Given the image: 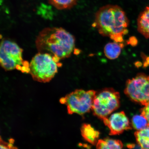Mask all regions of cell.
Returning <instances> with one entry per match:
<instances>
[{
    "label": "cell",
    "instance_id": "cell-1",
    "mask_svg": "<svg viewBox=\"0 0 149 149\" xmlns=\"http://www.w3.org/2000/svg\"><path fill=\"white\" fill-rule=\"evenodd\" d=\"M75 40L72 34L61 27H48L39 33L36 40L38 53L49 54L58 63L71 55Z\"/></svg>",
    "mask_w": 149,
    "mask_h": 149
},
{
    "label": "cell",
    "instance_id": "cell-2",
    "mask_svg": "<svg viewBox=\"0 0 149 149\" xmlns=\"http://www.w3.org/2000/svg\"><path fill=\"white\" fill-rule=\"evenodd\" d=\"M129 21L126 14L118 6L107 5L100 8L96 14L93 25L102 36L113 41L122 42L128 33Z\"/></svg>",
    "mask_w": 149,
    "mask_h": 149
},
{
    "label": "cell",
    "instance_id": "cell-3",
    "mask_svg": "<svg viewBox=\"0 0 149 149\" xmlns=\"http://www.w3.org/2000/svg\"><path fill=\"white\" fill-rule=\"evenodd\" d=\"M23 50L17 44L3 39L0 47V62L6 71L16 70L24 73H29L30 64L23 58Z\"/></svg>",
    "mask_w": 149,
    "mask_h": 149
},
{
    "label": "cell",
    "instance_id": "cell-4",
    "mask_svg": "<svg viewBox=\"0 0 149 149\" xmlns=\"http://www.w3.org/2000/svg\"><path fill=\"white\" fill-rule=\"evenodd\" d=\"M61 63L57 62L49 54L38 53L30 63V72L33 79L39 82H49L58 72Z\"/></svg>",
    "mask_w": 149,
    "mask_h": 149
},
{
    "label": "cell",
    "instance_id": "cell-5",
    "mask_svg": "<svg viewBox=\"0 0 149 149\" xmlns=\"http://www.w3.org/2000/svg\"><path fill=\"white\" fill-rule=\"evenodd\" d=\"M96 94L94 90L76 89L61 98L60 102L67 106L69 114L83 115L92 109Z\"/></svg>",
    "mask_w": 149,
    "mask_h": 149
},
{
    "label": "cell",
    "instance_id": "cell-6",
    "mask_svg": "<svg viewBox=\"0 0 149 149\" xmlns=\"http://www.w3.org/2000/svg\"><path fill=\"white\" fill-rule=\"evenodd\" d=\"M120 96L119 92L111 88H105L97 94L92 110L95 116L102 120L118 109Z\"/></svg>",
    "mask_w": 149,
    "mask_h": 149
},
{
    "label": "cell",
    "instance_id": "cell-7",
    "mask_svg": "<svg viewBox=\"0 0 149 149\" xmlns=\"http://www.w3.org/2000/svg\"><path fill=\"white\" fill-rule=\"evenodd\" d=\"M124 93L130 100L141 105L149 104V76L139 73L126 81Z\"/></svg>",
    "mask_w": 149,
    "mask_h": 149
},
{
    "label": "cell",
    "instance_id": "cell-8",
    "mask_svg": "<svg viewBox=\"0 0 149 149\" xmlns=\"http://www.w3.org/2000/svg\"><path fill=\"white\" fill-rule=\"evenodd\" d=\"M102 121L109 128L110 135H119L125 130L132 129L130 121L123 111L113 113Z\"/></svg>",
    "mask_w": 149,
    "mask_h": 149
},
{
    "label": "cell",
    "instance_id": "cell-9",
    "mask_svg": "<svg viewBox=\"0 0 149 149\" xmlns=\"http://www.w3.org/2000/svg\"><path fill=\"white\" fill-rule=\"evenodd\" d=\"M137 23L138 31L145 38H149V6L139 15Z\"/></svg>",
    "mask_w": 149,
    "mask_h": 149
},
{
    "label": "cell",
    "instance_id": "cell-10",
    "mask_svg": "<svg viewBox=\"0 0 149 149\" xmlns=\"http://www.w3.org/2000/svg\"><path fill=\"white\" fill-rule=\"evenodd\" d=\"M81 131V135L86 141L93 145L97 144L100 137V132L95 129L90 124H83Z\"/></svg>",
    "mask_w": 149,
    "mask_h": 149
},
{
    "label": "cell",
    "instance_id": "cell-11",
    "mask_svg": "<svg viewBox=\"0 0 149 149\" xmlns=\"http://www.w3.org/2000/svg\"><path fill=\"white\" fill-rule=\"evenodd\" d=\"M124 47V44L121 42L114 41L109 42L104 47V53L108 58L112 60L116 59L120 55L122 48Z\"/></svg>",
    "mask_w": 149,
    "mask_h": 149
},
{
    "label": "cell",
    "instance_id": "cell-12",
    "mask_svg": "<svg viewBox=\"0 0 149 149\" xmlns=\"http://www.w3.org/2000/svg\"><path fill=\"white\" fill-rule=\"evenodd\" d=\"M122 141L109 138L99 140L96 144L97 149H123Z\"/></svg>",
    "mask_w": 149,
    "mask_h": 149
},
{
    "label": "cell",
    "instance_id": "cell-13",
    "mask_svg": "<svg viewBox=\"0 0 149 149\" xmlns=\"http://www.w3.org/2000/svg\"><path fill=\"white\" fill-rule=\"evenodd\" d=\"M136 140L143 149H149V126L135 132Z\"/></svg>",
    "mask_w": 149,
    "mask_h": 149
},
{
    "label": "cell",
    "instance_id": "cell-14",
    "mask_svg": "<svg viewBox=\"0 0 149 149\" xmlns=\"http://www.w3.org/2000/svg\"><path fill=\"white\" fill-rule=\"evenodd\" d=\"M50 4L59 10L72 8L77 3V0H48Z\"/></svg>",
    "mask_w": 149,
    "mask_h": 149
},
{
    "label": "cell",
    "instance_id": "cell-15",
    "mask_svg": "<svg viewBox=\"0 0 149 149\" xmlns=\"http://www.w3.org/2000/svg\"><path fill=\"white\" fill-rule=\"evenodd\" d=\"M132 126L134 129L139 130L144 129L148 126V120L142 115H136L132 117Z\"/></svg>",
    "mask_w": 149,
    "mask_h": 149
},
{
    "label": "cell",
    "instance_id": "cell-16",
    "mask_svg": "<svg viewBox=\"0 0 149 149\" xmlns=\"http://www.w3.org/2000/svg\"><path fill=\"white\" fill-rule=\"evenodd\" d=\"M14 144V140L13 139H9V143H7L1 138V149H18Z\"/></svg>",
    "mask_w": 149,
    "mask_h": 149
},
{
    "label": "cell",
    "instance_id": "cell-17",
    "mask_svg": "<svg viewBox=\"0 0 149 149\" xmlns=\"http://www.w3.org/2000/svg\"><path fill=\"white\" fill-rule=\"evenodd\" d=\"M141 115L144 116L146 119L149 126V104L141 109Z\"/></svg>",
    "mask_w": 149,
    "mask_h": 149
},
{
    "label": "cell",
    "instance_id": "cell-18",
    "mask_svg": "<svg viewBox=\"0 0 149 149\" xmlns=\"http://www.w3.org/2000/svg\"><path fill=\"white\" fill-rule=\"evenodd\" d=\"M127 147L129 149H143L139 146L134 144H127Z\"/></svg>",
    "mask_w": 149,
    "mask_h": 149
}]
</instances>
